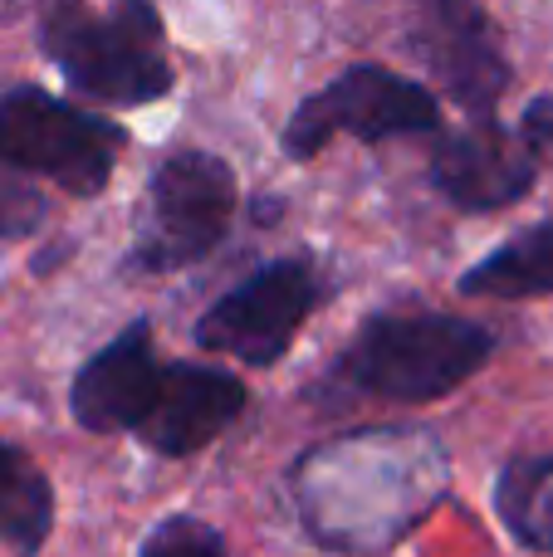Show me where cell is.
Masks as SVG:
<instances>
[{
	"mask_svg": "<svg viewBox=\"0 0 553 557\" xmlns=\"http://www.w3.org/2000/svg\"><path fill=\"white\" fill-rule=\"evenodd\" d=\"M250 406L241 372L201 357H162L147 318L118 327L69 382V416L88 435H133L162 460H192Z\"/></svg>",
	"mask_w": 553,
	"mask_h": 557,
	"instance_id": "cell-1",
	"label": "cell"
},
{
	"mask_svg": "<svg viewBox=\"0 0 553 557\" xmlns=\"http://www.w3.org/2000/svg\"><path fill=\"white\" fill-rule=\"evenodd\" d=\"M500 337L490 323L427 304H382L348 333L309 401L339 411L353 401L427 406L466 386L495 357Z\"/></svg>",
	"mask_w": 553,
	"mask_h": 557,
	"instance_id": "cell-2",
	"label": "cell"
},
{
	"mask_svg": "<svg viewBox=\"0 0 553 557\" xmlns=\"http://www.w3.org/2000/svg\"><path fill=\"white\" fill-rule=\"evenodd\" d=\"M39 54L54 64L74 103L84 108H147L176 88L167 54V20L147 0H49L35 20Z\"/></svg>",
	"mask_w": 553,
	"mask_h": 557,
	"instance_id": "cell-3",
	"label": "cell"
},
{
	"mask_svg": "<svg viewBox=\"0 0 553 557\" xmlns=\"http://www.w3.org/2000/svg\"><path fill=\"white\" fill-rule=\"evenodd\" d=\"M123 147V123L49 94L45 84L0 88V176H15L35 191L54 186L69 201H98Z\"/></svg>",
	"mask_w": 553,
	"mask_h": 557,
	"instance_id": "cell-4",
	"label": "cell"
},
{
	"mask_svg": "<svg viewBox=\"0 0 553 557\" xmlns=\"http://www.w3.org/2000/svg\"><path fill=\"white\" fill-rule=\"evenodd\" d=\"M241 215V182L211 147H176L147 172L137 235L118 260V274L167 278L196 270L225 245Z\"/></svg>",
	"mask_w": 553,
	"mask_h": 557,
	"instance_id": "cell-5",
	"label": "cell"
},
{
	"mask_svg": "<svg viewBox=\"0 0 553 557\" xmlns=\"http://www.w3.org/2000/svg\"><path fill=\"white\" fill-rule=\"evenodd\" d=\"M446 108L441 94L421 78L388 64H348L294 103L280 127V152L290 162H314L333 137H358L362 147H382L392 137H441Z\"/></svg>",
	"mask_w": 553,
	"mask_h": 557,
	"instance_id": "cell-6",
	"label": "cell"
},
{
	"mask_svg": "<svg viewBox=\"0 0 553 557\" xmlns=\"http://www.w3.org/2000/svg\"><path fill=\"white\" fill-rule=\"evenodd\" d=\"M323 304V274L309 255H274L231 284L192 327V343L241 367H280Z\"/></svg>",
	"mask_w": 553,
	"mask_h": 557,
	"instance_id": "cell-7",
	"label": "cell"
},
{
	"mask_svg": "<svg viewBox=\"0 0 553 557\" xmlns=\"http://www.w3.org/2000/svg\"><path fill=\"white\" fill-rule=\"evenodd\" d=\"M407 54L441 84V94L470 117V127H495L500 103L515 84L495 20L470 0H431L407 25Z\"/></svg>",
	"mask_w": 553,
	"mask_h": 557,
	"instance_id": "cell-8",
	"label": "cell"
},
{
	"mask_svg": "<svg viewBox=\"0 0 553 557\" xmlns=\"http://www.w3.org/2000/svg\"><path fill=\"white\" fill-rule=\"evenodd\" d=\"M427 182L460 215H495L519 206L539 182V157L515 137V127H466L441 133L431 147Z\"/></svg>",
	"mask_w": 553,
	"mask_h": 557,
	"instance_id": "cell-9",
	"label": "cell"
},
{
	"mask_svg": "<svg viewBox=\"0 0 553 557\" xmlns=\"http://www.w3.org/2000/svg\"><path fill=\"white\" fill-rule=\"evenodd\" d=\"M456 294L476 298V304H529V298H549L553 294V221L525 225L505 245L480 255L456 278Z\"/></svg>",
	"mask_w": 553,
	"mask_h": 557,
	"instance_id": "cell-10",
	"label": "cell"
},
{
	"mask_svg": "<svg viewBox=\"0 0 553 557\" xmlns=\"http://www.w3.org/2000/svg\"><path fill=\"white\" fill-rule=\"evenodd\" d=\"M54 480L15 441L0 435V543L15 557H39L54 539Z\"/></svg>",
	"mask_w": 553,
	"mask_h": 557,
	"instance_id": "cell-11",
	"label": "cell"
},
{
	"mask_svg": "<svg viewBox=\"0 0 553 557\" xmlns=\"http://www.w3.org/2000/svg\"><path fill=\"white\" fill-rule=\"evenodd\" d=\"M495 519L529 553H553V455H519L495 474Z\"/></svg>",
	"mask_w": 553,
	"mask_h": 557,
	"instance_id": "cell-12",
	"label": "cell"
},
{
	"mask_svg": "<svg viewBox=\"0 0 553 557\" xmlns=\"http://www.w3.org/2000/svg\"><path fill=\"white\" fill-rule=\"evenodd\" d=\"M137 557H231V543L201 513H167L137 543Z\"/></svg>",
	"mask_w": 553,
	"mask_h": 557,
	"instance_id": "cell-13",
	"label": "cell"
},
{
	"mask_svg": "<svg viewBox=\"0 0 553 557\" xmlns=\"http://www.w3.org/2000/svg\"><path fill=\"white\" fill-rule=\"evenodd\" d=\"M515 137L529 147L534 157H544L553 147V94H539L525 103V113H519L515 123Z\"/></svg>",
	"mask_w": 553,
	"mask_h": 557,
	"instance_id": "cell-14",
	"label": "cell"
}]
</instances>
